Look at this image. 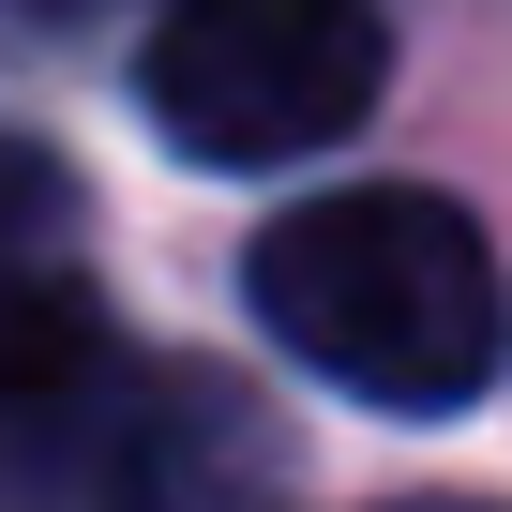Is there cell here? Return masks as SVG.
<instances>
[{"label":"cell","mask_w":512,"mask_h":512,"mask_svg":"<svg viewBox=\"0 0 512 512\" xmlns=\"http://www.w3.org/2000/svg\"><path fill=\"white\" fill-rule=\"evenodd\" d=\"M241 302L302 377L392 407V422H452L497 362H512V302H497V256L452 196L422 181H332L287 196L241 256Z\"/></svg>","instance_id":"1"},{"label":"cell","mask_w":512,"mask_h":512,"mask_svg":"<svg viewBox=\"0 0 512 512\" xmlns=\"http://www.w3.org/2000/svg\"><path fill=\"white\" fill-rule=\"evenodd\" d=\"M392 91L377 0H166L136 46V106L196 166H302L347 151Z\"/></svg>","instance_id":"2"},{"label":"cell","mask_w":512,"mask_h":512,"mask_svg":"<svg viewBox=\"0 0 512 512\" xmlns=\"http://www.w3.org/2000/svg\"><path fill=\"white\" fill-rule=\"evenodd\" d=\"M211 392L196 377H136L121 347L0 422V512H181V422Z\"/></svg>","instance_id":"3"},{"label":"cell","mask_w":512,"mask_h":512,"mask_svg":"<svg viewBox=\"0 0 512 512\" xmlns=\"http://www.w3.org/2000/svg\"><path fill=\"white\" fill-rule=\"evenodd\" d=\"M106 347L121 332H106V287H91V196H76V166L31 151V136H0V422L76 392Z\"/></svg>","instance_id":"4"},{"label":"cell","mask_w":512,"mask_h":512,"mask_svg":"<svg viewBox=\"0 0 512 512\" xmlns=\"http://www.w3.org/2000/svg\"><path fill=\"white\" fill-rule=\"evenodd\" d=\"M407 512H497V497H407Z\"/></svg>","instance_id":"5"}]
</instances>
